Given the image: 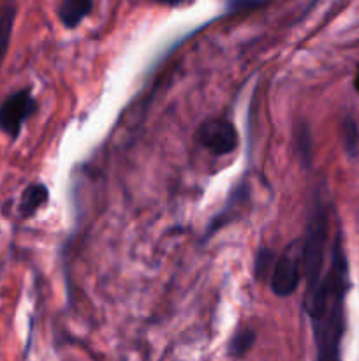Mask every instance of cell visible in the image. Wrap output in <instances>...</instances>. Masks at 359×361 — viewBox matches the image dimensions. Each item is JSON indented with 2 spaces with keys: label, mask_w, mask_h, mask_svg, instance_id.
Here are the masks:
<instances>
[{
  "label": "cell",
  "mask_w": 359,
  "mask_h": 361,
  "mask_svg": "<svg viewBox=\"0 0 359 361\" xmlns=\"http://www.w3.org/2000/svg\"><path fill=\"white\" fill-rule=\"evenodd\" d=\"M348 288V261L341 236L336 235L322 275L306 284L303 309L310 319L315 345V361H344L341 342L347 331L345 300Z\"/></svg>",
  "instance_id": "1"
},
{
  "label": "cell",
  "mask_w": 359,
  "mask_h": 361,
  "mask_svg": "<svg viewBox=\"0 0 359 361\" xmlns=\"http://www.w3.org/2000/svg\"><path fill=\"white\" fill-rule=\"evenodd\" d=\"M270 289L278 298L292 296L303 282L301 242H294L282 256L277 257L270 275Z\"/></svg>",
  "instance_id": "2"
},
{
  "label": "cell",
  "mask_w": 359,
  "mask_h": 361,
  "mask_svg": "<svg viewBox=\"0 0 359 361\" xmlns=\"http://www.w3.org/2000/svg\"><path fill=\"white\" fill-rule=\"evenodd\" d=\"M37 109L39 104L30 88L27 87L13 92L0 102V130L11 140H18L25 122L30 120Z\"/></svg>",
  "instance_id": "3"
},
{
  "label": "cell",
  "mask_w": 359,
  "mask_h": 361,
  "mask_svg": "<svg viewBox=\"0 0 359 361\" xmlns=\"http://www.w3.org/2000/svg\"><path fill=\"white\" fill-rule=\"evenodd\" d=\"M194 140L215 157L229 155L238 147V130L225 116H211L197 127Z\"/></svg>",
  "instance_id": "4"
},
{
  "label": "cell",
  "mask_w": 359,
  "mask_h": 361,
  "mask_svg": "<svg viewBox=\"0 0 359 361\" xmlns=\"http://www.w3.org/2000/svg\"><path fill=\"white\" fill-rule=\"evenodd\" d=\"M49 201V190L44 183L35 182L30 183L27 189L21 192L20 203H18V214L21 219H30L44 207Z\"/></svg>",
  "instance_id": "5"
},
{
  "label": "cell",
  "mask_w": 359,
  "mask_h": 361,
  "mask_svg": "<svg viewBox=\"0 0 359 361\" xmlns=\"http://www.w3.org/2000/svg\"><path fill=\"white\" fill-rule=\"evenodd\" d=\"M94 11V0H62L58 6V18L69 30L80 27L84 18Z\"/></svg>",
  "instance_id": "6"
},
{
  "label": "cell",
  "mask_w": 359,
  "mask_h": 361,
  "mask_svg": "<svg viewBox=\"0 0 359 361\" xmlns=\"http://www.w3.org/2000/svg\"><path fill=\"white\" fill-rule=\"evenodd\" d=\"M18 16V2L16 0H2L0 2V66L6 60L7 51L13 37L14 23Z\"/></svg>",
  "instance_id": "7"
},
{
  "label": "cell",
  "mask_w": 359,
  "mask_h": 361,
  "mask_svg": "<svg viewBox=\"0 0 359 361\" xmlns=\"http://www.w3.org/2000/svg\"><path fill=\"white\" fill-rule=\"evenodd\" d=\"M294 152L303 168L312 166V133L306 122H299L294 129Z\"/></svg>",
  "instance_id": "8"
},
{
  "label": "cell",
  "mask_w": 359,
  "mask_h": 361,
  "mask_svg": "<svg viewBox=\"0 0 359 361\" xmlns=\"http://www.w3.org/2000/svg\"><path fill=\"white\" fill-rule=\"evenodd\" d=\"M257 334L252 328H239L234 335L231 337L227 344V355L231 358H245L252 348L256 345Z\"/></svg>",
  "instance_id": "9"
},
{
  "label": "cell",
  "mask_w": 359,
  "mask_h": 361,
  "mask_svg": "<svg viewBox=\"0 0 359 361\" xmlns=\"http://www.w3.org/2000/svg\"><path fill=\"white\" fill-rule=\"evenodd\" d=\"M341 145L348 157L359 155V123L351 115L341 120Z\"/></svg>",
  "instance_id": "10"
},
{
  "label": "cell",
  "mask_w": 359,
  "mask_h": 361,
  "mask_svg": "<svg viewBox=\"0 0 359 361\" xmlns=\"http://www.w3.org/2000/svg\"><path fill=\"white\" fill-rule=\"evenodd\" d=\"M277 257L278 256L271 249H260L257 252L256 261H253V277H256V281H270L271 270H273Z\"/></svg>",
  "instance_id": "11"
},
{
  "label": "cell",
  "mask_w": 359,
  "mask_h": 361,
  "mask_svg": "<svg viewBox=\"0 0 359 361\" xmlns=\"http://www.w3.org/2000/svg\"><path fill=\"white\" fill-rule=\"evenodd\" d=\"M267 0H227L229 13H241V11H253L264 6Z\"/></svg>",
  "instance_id": "12"
},
{
  "label": "cell",
  "mask_w": 359,
  "mask_h": 361,
  "mask_svg": "<svg viewBox=\"0 0 359 361\" xmlns=\"http://www.w3.org/2000/svg\"><path fill=\"white\" fill-rule=\"evenodd\" d=\"M155 4H160V6H165V7H178L182 6L183 2H187V0H153Z\"/></svg>",
  "instance_id": "13"
},
{
  "label": "cell",
  "mask_w": 359,
  "mask_h": 361,
  "mask_svg": "<svg viewBox=\"0 0 359 361\" xmlns=\"http://www.w3.org/2000/svg\"><path fill=\"white\" fill-rule=\"evenodd\" d=\"M354 88L359 92V71H358V74H355V78H354Z\"/></svg>",
  "instance_id": "14"
}]
</instances>
